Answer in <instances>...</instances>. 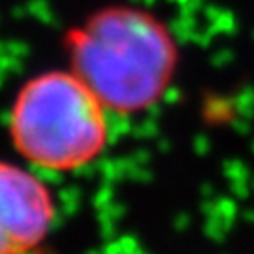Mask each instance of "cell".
Here are the masks:
<instances>
[{"label": "cell", "mask_w": 254, "mask_h": 254, "mask_svg": "<svg viewBox=\"0 0 254 254\" xmlns=\"http://www.w3.org/2000/svg\"><path fill=\"white\" fill-rule=\"evenodd\" d=\"M54 220V196L36 168L0 158V254H30Z\"/></svg>", "instance_id": "3957f363"}, {"label": "cell", "mask_w": 254, "mask_h": 254, "mask_svg": "<svg viewBox=\"0 0 254 254\" xmlns=\"http://www.w3.org/2000/svg\"><path fill=\"white\" fill-rule=\"evenodd\" d=\"M110 112L70 70L30 76L8 110V138L24 164L68 174L96 162L110 136Z\"/></svg>", "instance_id": "7a4b0ae2"}, {"label": "cell", "mask_w": 254, "mask_h": 254, "mask_svg": "<svg viewBox=\"0 0 254 254\" xmlns=\"http://www.w3.org/2000/svg\"><path fill=\"white\" fill-rule=\"evenodd\" d=\"M70 70L110 114L136 116L158 106L180 66L172 28L152 10L110 4L70 28Z\"/></svg>", "instance_id": "6da1fadb"}]
</instances>
